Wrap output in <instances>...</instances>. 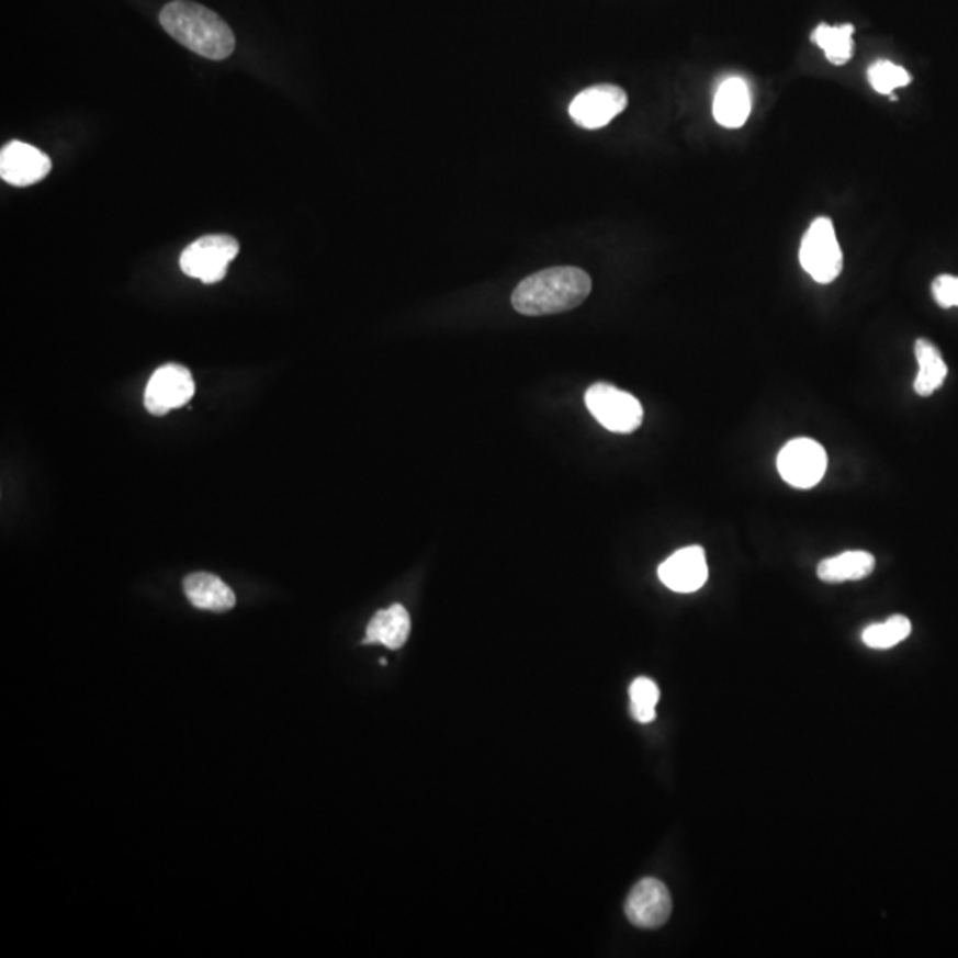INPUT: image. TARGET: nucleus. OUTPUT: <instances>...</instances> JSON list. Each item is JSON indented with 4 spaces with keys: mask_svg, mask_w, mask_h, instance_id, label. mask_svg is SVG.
I'll list each match as a JSON object with an SVG mask.
<instances>
[{
    "mask_svg": "<svg viewBox=\"0 0 958 958\" xmlns=\"http://www.w3.org/2000/svg\"><path fill=\"white\" fill-rule=\"evenodd\" d=\"M183 589L190 604L203 611L226 612L237 604L233 589L217 575L206 572L187 575Z\"/></svg>",
    "mask_w": 958,
    "mask_h": 958,
    "instance_id": "obj_13",
    "label": "nucleus"
},
{
    "mask_svg": "<svg viewBox=\"0 0 958 958\" xmlns=\"http://www.w3.org/2000/svg\"><path fill=\"white\" fill-rule=\"evenodd\" d=\"M629 695L632 718L643 722V724L655 721V707L661 698L657 684L650 678H638V680L632 681Z\"/></svg>",
    "mask_w": 958,
    "mask_h": 958,
    "instance_id": "obj_19",
    "label": "nucleus"
},
{
    "mask_svg": "<svg viewBox=\"0 0 958 958\" xmlns=\"http://www.w3.org/2000/svg\"><path fill=\"white\" fill-rule=\"evenodd\" d=\"M799 260L802 269L816 283L829 284L836 281L843 270V252L831 218L819 217L813 221L802 238Z\"/></svg>",
    "mask_w": 958,
    "mask_h": 958,
    "instance_id": "obj_3",
    "label": "nucleus"
},
{
    "mask_svg": "<svg viewBox=\"0 0 958 958\" xmlns=\"http://www.w3.org/2000/svg\"><path fill=\"white\" fill-rule=\"evenodd\" d=\"M584 402L591 416L615 433H632L643 422V407L639 399L612 385H591Z\"/></svg>",
    "mask_w": 958,
    "mask_h": 958,
    "instance_id": "obj_4",
    "label": "nucleus"
},
{
    "mask_svg": "<svg viewBox=\"0 0 958 958\" xmlns=\"http://www.w3.org/2000/svg\"><path fill=\"white\" fill-rule=\"evenodd\" d=\"M627 103L629 98L623 89L612 83H598L574 98V102L570 103V117L575 125L598 131L625 111Z\"/></svg>",
    "mask_w": 958,
    "mask_h": 958,
    "instance_id": "obj_7",
    "label": "nucleus"
},
{
    "mask_svg": "<svg viewBox=\"0 0 958 958\" xmlns=\"http://www.w3.org/2000/svg\"><path fill=\"white\" fill-rule=\"evenodd\" d=\"M751 105L750 86L741 77H730L713 98V117L724 128H741L750 117Z\"/></svg>",
    "mask_w": 958,
    "mask_h": 958,
    "instance_id": "obj_12",
    "label": "nucleus"
},
{
    "mask_svg": "<svg viewBox=\"0 0 958 958\" xmlns=\"http://www.w3.org/2000/svg\"><path fill=\"white\" fill-rule=\"evenodd\" d=\"M160 24L183 47L206 59H226L237 45L232 27L217 13L189 0L164 5Z\"/></svg>",
    "mask_w": 958,
    "mask_h": 958,
    "instance_id": "obj_2",
    "label": "nucleus"
},
{
    "mask_svg": "<svg viewBox=\"0 0 958 958\" xmlns=\"http://www.w3.org/2000/svg\"><path fill=\"white\" fill-rule=\"evenodd\" d=\"M827 469V453L813 439H793L778 457V471L788 485L808 491L819 485Z\"/></svg>",
    "mask_w": 958,
    "mask_h": 958,
    "instance_id": "obj_6",
    "label": "nucleus"
},
{
    "mask_svg": "<svg viewBox=\"0 0 958 958\" xmlns=\"http://www.w3.org/2000/svg\"><path fill=\"white\" fill-rule=\"evenodd\" d=\"M911 80V74L891 60H877L868 68V82L880 94H891L899 88H905Z\"/></svg>",
    "mask_w": 958,
    "mask_h": 958,
    "instance_id": "obj_20",
    "label": "nucleus"
},
{
    "mask_svg": "<svg viewBox=\"0 0 958 958\" xmlns=\"http://www.w3.org/2000/svg\"><path fill=\"white\" fill-rule=\"evenodd\" d=\"M238 241L227 235H210L190 244L180 258V267L189 278L204 284L218 283L226 278L227 267L238 256Z\"/></svg>",
    "mask_w": 958,
    "mask_h": 958,
    "instance_id": "obj_5",
    "label": "nucleus"
},
{
    "mask_svg": "<svg viewBox=\"0 0 958 958\" xmlns=\"http://www.w3.org/2000/svg\"><path fill=\"white\" fill-rule=\"evenodd\" d=\"M911 620L905 616H891L884 623L870 625L863 632V643L868 649L888 650L902 643L903 639L911 635Z\"/></svg>",
    "mask_w": 958,
    "mask_h": 958,
    "instance_id": "obj_18",
    "label": "nucleus"
},
{
    "mask_svg": "<svg viewBox=\"0 0 958 958\" xmlns=\"http://www.w3.org/2000/svg\"><path fill=\"white\" fill-rule=\"evenodd\" d=\"M658 579L676 593H695L709 579V565L701 546H686L658 566Z\"/></svg>",
    "mask_w": 958,
    "mask_h": 958,
    "instance_id": "obj_11",
    "label": "nucleus"
},
{
    "mask_svg": "<svg viewBox=\"0 0 958 958\" xmlns=\"http://www.w3.org/2000/svg\"><path fill=\"white\" fill-rule=\"evenodd\" d=\"M932 295L940 307H958V278L943 273L932 283Z\"/></svg>",
    "mask_w": 958,
    "mask_h": 958,
    "instance_id": "obj_21",
    "label": "nucleus"
},
{
    "mask_svg": "<svg viewBox=\"0 0 958 958\" xmlns=\"http://www.w3.org/2000/svg\"><path fill=\"white\" fill-rule=\"evenodd\" d=\"M50 171V158L31 144L13 140L0 154V177L10 185H34Z\"/></svg>",
    "mask_w": 958,
    "mask_h": 958,
    "instance_id": "obj_10",
    "label": "nucleus"
},
{
    "mask_svg": "<svg viewBox=\"0 0 958 958\" xmlns=\"http://www.w3.org/2000/svg\"><path fill=\"white\" fill-rule=\"evenodd\" d=\"M672 894L657 879L639 880L625 902L629 922L639 928H658L672 916Z\"/></svg>",
    "mask_w": 958,
    "mask_h": 958,
    "instance_id": "obj_9",
    "label": "nucleus"
},
{
    "mask_svg": "<svg viewBox=\"0 0 958 958\" xmlns=\"http://www.w3.org/2000/svg\"><path fill=\"white\" fill-rule=\"evenodd\" d=\"M410 635V615L399 604L376 612L371 618L364 644H384L387 649L399 650Z\"/></svg>",
    "mask_w": 958,
    "mask_h": 958,
    "instance_id": "obj_14",
    "label": "nucleus"
},
{
    "mask_svg": "<svg viewBox=\"0 0 958 958\" xmlns=\"http://www.w3.org/2000/svg\"><path fill=\"white\" fill-rule=\"evenodd\" d=\"M195 393L194 379L185 367L166 364L158 368L149 379L144 393V405L149 414L164 416L172 408H180L192 399Z\"/></svg>",
    "mask_w": 958,
    "mask_h": 958,
    "instance_id": "obj_8",
    "label": "nucleus"
},
{
    "mask_svg": "<svg viewBox=\"0 0 958 958\" xmlns=\"http://www.w3.org/2000/svg\"><path fill=\"white\" fill-rule=\"evenodd\" d=\"M811 40L825 52V57L833 65L843 66L854 56V25L831 27L827 24H820L811 34Z\"/></svg>",
    "mask_w": 958,
    "mask_h": 958,
    "instance_id": "obj_17",
    "label": "nucleus"
},
{
    "mask_svg": "<svg viewBox=\"0 0 958 958\" xmlns=\"http://www.w3.org/2000/svg\"><path fill=\"white\" fill-rule=\"evenodd\" d=\"M876 570V557L866 551H847L839 556L820 561L816 575L829 584L866 579Z\"/></svg>",
    "mask_w": 958,
    "mask_h": 958,
    "instance_id": "obj_15",
    "label": "nucleus"
},
{
    "mask_svg": "<svg viewBox=\"0 0 958 958\" xmlns=\"http://www.w3.org/2000/svg\"><path fill=\"white\" fill-rule=\"evenodd\" d=\"M591 278L577 267H554L520 281L511 306L526 316L560 315L579 307L591 293Z\"/></svg>",
    "mask_w": 958,
    "mask_h": 958,
    "instance_id": "obj_1",
    "label": "nucleus"
},
{
    "mask_svg": "<svg viewBox=\"0 0 958 958\" xmlns=\"http://www.w3.org/2000/svg\"><path fill=\"white\" fill-rule=\"evenodd\" d=\"M914 353L917 359V376L914 380V391L920 396H931L940 385L945 384L948 375V367L940 356L939 348L931 343L928 339H917L914 345Z\"/></svg>",
    "mask_w": 958,
    "mask_h": 958,
    "instance_id": "obj_16",
    "label": "nucleus"
}]
</instances>
